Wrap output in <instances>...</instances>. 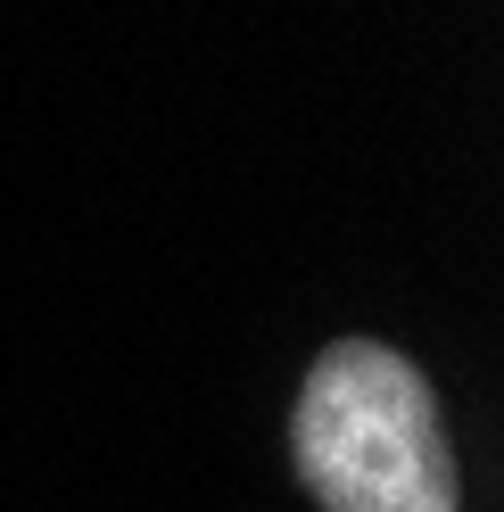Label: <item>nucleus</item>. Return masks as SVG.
<instances>
[{
  "instance_id": "nucleus-1",
  "label": "nucleus",
  "mask_w": 504,
  "mask_h": 512,
  "mask_svg": "<svg viewBox=\"0 0 504 512\" xmlns=\"http://www.w3.org/2000/svg\"><path fill=\"white\" fill-rule=\"evenodd\" d=\"M290 438L323 512H455V446L438 397L389 347H331L298 389Z\"/></svg>"
}]
</instances>
